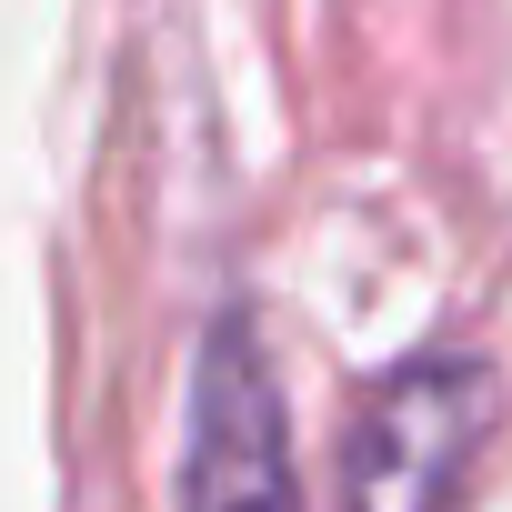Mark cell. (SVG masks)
I'll use <instances>...</instances> for the list:
<instances>
[{"mask_svg":"<svg viewBox=\"0 0 512 512\" xmlns=\"http://www.w3.org/2000/svg\"><path fill=\"white\" fill-rule=\"evenodd\" d=\"M181 512H302L282 382L262 362L251 312H221L191 362V442H181Z\"/></svg>","mask_w":512,"mask_h":512,"instance_id":"cell-2","label":"cell"},{"mask_svg":"<svg viewBox=\"0 0 512 512\" xmlns=\"http://www.w3.org/2000/svg\"><path fill=\"white\" fill-rule=\"evenodd\" d=\"M502 422V372L462 342L412 352L402 372L372 382L342 442V502L352 512H452L482 442Z\"/></svg>","mask_w":512,"mask_h":512,"instance_id":"cell-1","label":"cell"}]
</instances>
